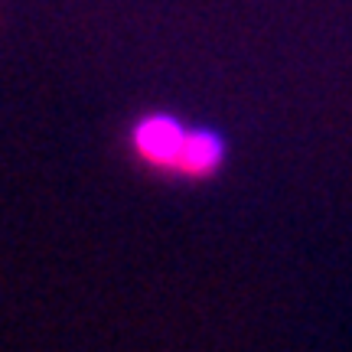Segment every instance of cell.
<instances>
[{
	"label": "cell",
	"mask_w": 352,
	"mask_h": 352,
	"mask_svg": "<svg viewBox=\"0 0 352 352\" xmlns=\"http://www.w3.org/2000/svg\"><path fill=\"white\" fill-rule=\"evenodd\" d=\"M189 131L179 121L166 118V114H151L134 124L131 131V147L140 160L153 170H166V173H176V164L183 157V147H186Z\"/></svg>",
	"instance_id": "1"
},
{
	"label": "cell",
	"mask_w": 352,
	"mask_h": 352,
	"mask_svg": "<svg viewBox=\"0 0 352 352\" xmlns=\"http://www.w3.org/2000/svg\"><path fill=\"white\" fill-rule=\"evenodd\" d=\"M226 160V144L212 131H189L183 157L176 164V176H189V179H202L212 176Z\"/></svg>",
	"instance_id": "2"
}]
</instances>
